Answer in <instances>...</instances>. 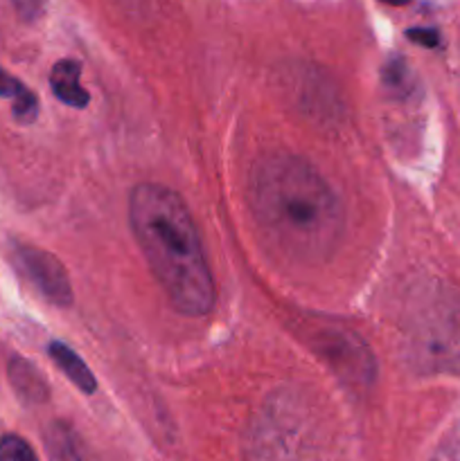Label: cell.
<instances>
[{
    "mask_svg": "<svg viewBox=\"0 0 460 461\" xmlns=\"http://www.w3.org/2000/svg\"><path fill=\"white\" fill-rule=\"evenodd\" d=\"M401 345L422 374H460V293L428 279L410 291L401 318Z\"/></svg>",
    "mask_w": 460,
    "mask_h": 461,
    "instance_id": "3",
    "label": "cell"
},
{
    "mask_svg": "<svg viewBox=\"0 0 460 461\" xmlns=\"http://www.w3.org/2000/svg\"><path fill=\"white\" fill-rule=\"evenodd\" d=\"M126 5H133V7H143L144 3H147V0H124Z\"/></svg>",
    "mask_w": 460,
    "mask_h": 461,
    "instance_id": "17",
    "label": "cell"
},
{
    "mask_svg": "<svg viewBox=\"0 0 460 461\" xmlns=\"http://www.w3.org/2000/svg\"><path fill=\"white\" fill-rule=\"evenodd\" d=\"M383 84H386L392 93H409L410 72L404 59L395 57L386 63V68H383Z\"/></svg>",
    "mask_w": 460,
    "mask_h": 461,
    "instance_id": "11",
    "label": "cell"
},
{
    "mask_svg": "<svg viewBox=\"0 0 460 461\" xmlns=\"http://www.w3.org/2000/svg\"><path fill=\"white\" fill-rule=\"evenodd\" d=\"M0 461H39L32 446L18 435L0 437Z\"/></svg>",
    "mask_w": 460,
    "mask_h": 461,
    "instance_id": "10",
    "label": "cell"
},
{
    "mask_svg": "<svg viewBox=\"0 0 460 461\" xmlns=\"http://www.w3.org/2000/svg\"><path fill=\"white\" fill-rule=\"evenodd\" d=\"M48 354H50V358L54 360V365H57V367L61 369V372L66 374V376L70 378V381L75 383V385L79 387L84 394H95V390H97V381H95V376H93V372L88 369V365H86L84 360L77 356V351H72L70 347L63 345V342L54 340V342H50Z\"/></svg>",
    "mask_w": 460,
    "mask_h": 461,
    "instance_id": "8",
    "label": "cell"
},
{
    "mask_svg": "<svg viewBox=\"0 0 460 461\" xmlns=\"http://www.w3.org/2000/svg\"><path fill=\"white\" fill-rule=\"evenodd\" d=\"M81 66L72 59H61L54 63L52 72H50V86L57 99L72 108H86L88 106V93L81 88Z\"/></svg>",
    "mask_w": 460,
    "mask_h": 461,
    "instance_id": "6",
    "label": "cell"
},
{
    "mask_svg": "<svg viewBox=\"0 0 460 461\" xmlns=\"http://www.w3.org/2000/svg\"><path fill=\"white\" fill-rule=\"evenodd\" d=\"M316 349L341 376H347L356 385L373 381V358L354 333L341 327L332 331L320 329L316 336Z\"/></svg>",
    "mask_w": 460,
    "mask_h": 461,
    "instance_id": "4",
    "label": "cell"
},
{
    "mask_svg": "<svg viewBox=\"0 0 460 461\" xmlns=\"http://www.w3.org/2000/svg\"><path fill=\"white\" fill-rule=\"evenodd\" d=\"M406 36L422 48H437L440 45V34L433 27H410Z\"/></svg>",
    "mask_w": 460,
    "mask_h": 461,
    "instance_id": "14",
    "label": "cell"
},
{
    "mask_svg": "<svg viewBox=\"0 0 460 461\" xmlns=\"http://www.w3.org/2000/svg\"><path fill=\"white\" fill-rule=\"evenodd\" d=\"M382 3H386V5H392V7H401V5H409L410 0H382Z\"/></svg>",
    "mask_w": 460,
    "mask_h": 461,
    "instance_id": "16",
    "label": "cell"
},
{
    "mask_svg": "<svg viewBox=\"0 0 460 461\" xmlns=\"http://www.w3.org/2000/svg\"><path fill=\"white\" fill-rule=\"evenodd\" d=\"M14 117H16L21 124H30V122L36 120V115H39V99H36V95L32 93L30 88H25V93L21 95V97L14 99Z\"/></svg>",
    "mask_w": 460,
    "mask_h": 461,
    "instance_id": "12",
    "label": "cell"
},
{
    "mask_svg": "<svg viewBox=\"0 0 460 461\" xmlns=\"http://www.w3.org/2000/svg\"><path fill=\"white\" fill-rule=\"evenodd\" d=\"M23 93H25V86H23L16 77H12L7 70L0 68V97H9L14 102V99L21 97Z\"/></svg>",
    "mask_w": 460,
    "mask_h": 461,
    "instance_id": "15",
    "label": "cell"
},
{
    "mask_svg": "<svg viewBox=\"0 0 460 461\" xmlns=\"http://www.w3.org/2000/svg\"><path fill=\"white\" fill-rule=\"evenodd\" d=\"M129 223L171 306L189 318L210 313L215 277L183 198L165 185H138L129 196Z\"/></svg>",
    "mask_w": 460,
    "mask_h": 461,
    "instance_id": "2",
    "label": "cell"
},
{
    "mask_svg": "<svg viewBox=\"0 0 460 461\" xmlns=\"http://www.w3.org/2000/svg\"><path fill=\"white\" fill-rule=\"evenodd\" d=\"M16 255L21 268L25 270L30 282L39 288L45 300L57 306L72 304L70 277H68L66 268H63L57 257L34 246H21Z\"/></svg>",
    "mask_w": 460,
    "mask_h": 461,
    "instance_id": "5",
    "label": "cell"
},
{
    "mask_svg": "<svg viewBox=\"0 0 460 461\" xmlns=\"http://www.w3.org/2000/svg\"><path fill=\"white\" fill-rule=\"evenodd\" d=\"M7 374L12 387L25 403H45L48 401V383H45V378L41 376V372L30 360L21 358V356H14L7 365Z\"/></svg>",
    "mask_w": 460,
    "mask_h": 461,
    "instance_id": "7",
    "label": "cell"
},
{
    "mask_svg": "<svg viewBox=\"0 0 460 461\" xmlns=\"http://www.w3.org/2000/svg\"><path fill=\"white\" fill-rule=\"evenodd\" d=\"M45 448L52 461H86L75 432L61 421H54L45 430Z\"/></svg>",
    "mask_w": 460,
    "mask_h": 461,
    "instance_id": "9",
    "label": "cell"
},
{
    "mask_svg": "<svg viewBox=\"0 0 460 461\" xmlns=\"http://www.w3.org/2000/svg\"><path fill=\"white\" fill-rule=\"evenodd\" d=\"M251 207L271 246L298 264H318L338 246L343 207L305 158L271 153L251 176Z\"/></svg>",
    "mask_w": 460,
    "mask_h": 461,
    "instance_id": "1",
    "label": "cell"
},
{
    "mask_svg": "<svg viewBox=\"0 0 460 461\" xmlns=\"http://www.w3.org/2000/svg\"><path fill=\"white\" fill-rule=\"evenodd\" d=\"M14 7H16V14L23 18V21L32 23L45 12V3L48 0H12Z\"/></svg>",
    "mask_w": 460,
    "mask_h": 461,
    "instance_id": "13",
    "label": "cell"
}]
</instances>
